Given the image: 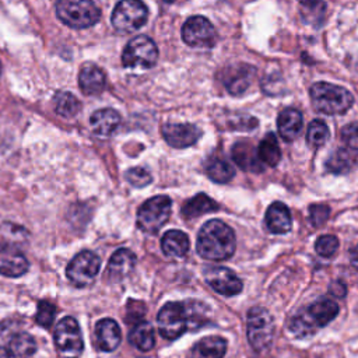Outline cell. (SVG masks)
<instances>
[{"instance_id": "obj_1", "label": "cell", "mask_w": 358, "mask_h": 358, "mask_svg": "<svg viewBox=\"0 0 358 358\" xmlns=\"http://www.w3.org/2000/svg\"><path fill=\"white\" fill-rule=\"evenodd\" d=\"M236 248L234 229L220 220L207 221L199 231L196 249L207 260H227Z\"/></svg>"}, {"instance_id": "obj_2", "label": "cell", "mask_w": 358, "mask_h": 358, "mask_svg": "<svg viewBox=\"0 0 358 358\" xmlns=\"http://www.w3.org/2000/svg\"><path fill=\"white\" fill-rule=\"evenodd\" d=\"M338 313V305L330 298H320L309 305L303 312L295 315L289 329L296 336H310L317 327L329 324Z\"/></svg>"}, {"instance_id": "obj_3", "label": "cell", "mask_w": 358, "mask_h": 358, "mask_svg": "<svg viewBox=\"0 0 358 358\" xmlns=\"http://www.w3.org/2000/svg\"><path fill=\"white\" fill-rule=\"evenodd\" d=\"M310 99L313 106L326 115H341L354 103L352 94L348 90L324 81L315 83L310 87Z\"/></svg>"}, {"instance_id": "obj_4", "label": "cell", "mask_w": 358, "mask_h": 358, "mask_svg": "<svg viewBox=\"0 0 358 358\" xmlns=\"http://www.w3.org/2000/svg\"><path fill=\"white\" fill-rule=\"evenodd\" d=\"M56 14L63 24L77 29L92 27L101 17V11L92 0H59Z\"/></svg>"}, {"instance_id": "obj_5", "label": "cell", "mask_w": 358, "mask_h": 358, "mask_svg": "<svg viewBox=\"0 0 358 358\" xmlns=\"http://www.w3.org/2000/svg\"><path fill=\"white\" fill-rule=\"evenodd\" d=\"M172 201L168 196H154L137 211V227L145 234H157L171 215Z\"/></svg>"}, {"instance_id": "obj_6", "label": "cell", "mask_w": 358, "mask_h": 358, "mask_svg": "<svg viewBox=\"0 0 358 358\" xmlns=\"http://www.w3.org/2000/svg\"><path fill=\"white\" fill-rule=\"evenodd\" d=\"M248 340L257 352L267 350L274 334V322L266 308L255 306L248 312Z\"/></svg>"}, {"instance_id": "obj_7", "label": "cell", "mask_w": 358, "mask_h": 358, "mask_svg": "<svg viewBox=\"0 0 358 358\" xmlns=\"http://www.w3.org/2000/svg\"><path fill=\"white\" fill-rule=\"evenodd\" d=\"M148 10L141 0H120L112 13L110 22L119 32L129 34L147 22Z\"/></svg>"}, {"instance_id": "obj_8", "label": "cell", "mask_w": 358, "mask_h": 358, "mask_svg": "<svg viewBox=\"0 0 358 358\" xmlns=\"http://www.w3.org/2000/svg\"><path fill=\"white\" fill-rule=\"evenodd\" d=\"M55 344L64 358H80L84 341L77 320L71 316L62 317L55 329Z\"/></svg>"}, {"instance_id": "obj_9", "label": "cell", "mask_w": 358, "mask_h": 358, "mask_svg": "<svg viewBox=\"0 0 358 358\" xmlns=\"http://www.w3.org/2000/svg\"><path fill=\"white\" fill-rule=\"evenodd\" d=\"M158 49L145 35L133 38L122 53V63L129 69H150L157 63Z\"/></svg>"}, {"instance_id": "obj_10", "label": "cell", "mask_w": 358, "mask_h": 358, "mask_svg": "<svg viewBox=\"0 0 358 358\" xmlns=\"http://www.w3.org/2000/svg\"><path fill=\"white\" fill-rule=\"evenodd\" d=\"M101 268V259L91 250L77 253L66 268V275L74 287L90 285Z\"/></svg>"}, {"instance_id": "obj_11", "label": "cell", "mask_w": 358, "mask_h": 358, "mask_svg": "<svg viewBox=\"0 0 358 358\" xmlns=\"http://www.w3.org/2000/svg\"><path fill=\"white\" fill-rule=\"evenodd\" d=\"M158 330L166 340H175L187 330L185 302H166L157 316Z\"/></svg>"}, {"instance_id": "obj_12", "label": "cell", "mask_w": 358, "mask_h": 358, "mask_svg": "<svg viewBox=\"0 0 358 358\" xmlns=\"http://www.w3.org/2000/svg\"><path fill=\"white\" fill-rule=\"evenodd\" d=\"M182 39L192 48H213L217 42V32L213 24L201 17L194 15L186 20L182 27Z\"/></svg>"}, {"instance_id": "obj_13", "label": "cell", "mask_w": 358, "mask_h": 358, "mask_svg": "<svg viewBox=\"0 0 358 358\" xmlns=\"http://www.w3.org/2000/svg\"><path fill=\"white\" fill-rule=\"evenodd\" d=\"M204 278L207 284L218 294L225 296L236 295L242 291L243 284L241 278L228 267L208 266L204 270Z\"/></svg>"}, {"instance_id": "obj_14", "label": "cell", "mask_w": 358, "mask_h": 358, "mask_svg": "<svg viewBox=\"0 0 358 358\" xmlns=\"http://www.w3.org/2000/svg\"><path fill=\"white\" fill-rule=\"evenodd\" d=\"M29 263L25 255L13 243H0V274L21 277L28 271Z\"/></svg>"}, {"instance_id": "obj_15", "label": "cell", "mask_w": 358, "mask_h": 358, "mask_svg": "<svg viewBox=\"0 0 358 358\" xmlns=\"http://www.w3.org/2000/svg\"><path fill=\"white\" fill-rule=\"evenodd\" d=\"M162 136L171 147L186 148L199 140L201 131L192 123H168L162 127Z\"/></svg>"}, {"instance_id": "obj_16", "label": "cell", "mask_w": 358, "mask_h": 358, "mask_svg": "<svg viewBox=\"0 0 358 358\" xmlns=\"http://www.w3.org/2000/svg\"><path fill=\"white\" fill-rule=\"evenodd\" d=\"M255 69L249 64H235L227 69L224 73L222 81L225 88L232 94V95H239L243 94L253 78Z\"/></svg>"}, {"instance_id": "obj_17", "label": "cell", "mask_w": 358, "mask_h": 358, "mask_svg": "<svg viewBox=\"0 0 358 358\" xmlns=\"http://www.w3.org/2000/svg\"><path fill=\"white\" fill-rule=\"evenodd\" d=\"M231 157L236 162V165L243 171L262 172L264 169L255 145L248 140L235 143L231 150Z\"/></svg>"}, {"instance_id": "obj_18", "label": "cell", "mask_w": 358, "mask_h": 358, "mask_svg": "<svg viewBox=\"0 0 358 358\" xmlns=\"http://www.w3.org/2000/svg\"><path fill=\"white\" fill-rule=\"evenodd\" d=\"M36 351V343L29 333L14 334L6 345L0 347V358H29Z\"/></svg>"}, {"instance_id": "obj_19", "label": "cell", "mask_w": 358, "mask_h": 358, "mask_svg": "<svg viewBox=\"0 0 358 358\" xmlns=\"http://www.w3.org/2000/svg\"><path fill=\"white\" fill-rule=\"evenodd\" d=\"M95 340L96 345L102 351H113L117 348L122 340V333L119 324L113 319H102L95 326Z\"/></svg>"}, {"instance_id": "obj_20", "label": "cell", "mask_w": 358, "mask_h": 358, "mask_svg": "<svg viewBox=\"0 0 358 358\" xmlns=\"http://www.w3.org/2000/svg\"><path fill=\"white\" fill-rule=\"evenodd\" d=\"M134 266L136 255L127 248H120L109 259L108 277L112 281H120L133 271Z\"/></svg>"}, {"instance_id": "obj_21", "label": "cell", "mask_w": 358, "mask_h": 358, "mask_svg": "<svg viewBox=\"0 0 358 358\" xmlns=\"http://www.w3.org/2000/svg\"><path fill=\"white\" fill-rule=\"evenodd\" d=\"M78 84L85 95H98L103 91L106 84V77L102 69L96 64H84L78 74Z\"/></svg>"}, {"instance_id": "obj_22", "label": "cell", "mask_w": 358, "mask_h": 358, "mask_svg": "<svg viewBox=\"0 0 358 358\" xmlns=\"http://www.w3.org/2000/svg\"><path fill=\"white\" fill-rule=\"evenodd\" d=\"M119 124H120V115L112 108L98 109L90 117L91 130L101 137L110 136L117 129Z\"/></svg>"}, {"instance_id": "obj_23", "label": "cell", "mask_w": 358, "mask_h": 358, "mask_svg": "<svg viewBox=\"0 0 358 358\" xmlns=\"http://www.w3.org/2000/svg\"><path fill=\"white\" fill-rule=\"evenodd\" d=\"M264 221L268 231L273 234H285L292 225L289 208L281 201H275L267 208Z\"/></svg>"}, {"instance_id": "obj_24", "label": "cell", "mask_w": 358, "mask_h": 358, "mask_svg": "<svg viewBox=\"0 0 358 358\" xmlns=\"http://www.w3.org/2000/svg\"><path fill=\"white\" fill-rule=\"evenodd\" d=\"M227 352V340L208 336L199 340L192 348V358H222Z\"/></svg>"}, {"instance_id": "obj_25", "label": "cell", "mask_w": 358, "mask_h": 358, "mask_svg": "<svg viewBox=\"0 0 358 358\" xmlns=\"http://www.w3.org/2000/svg\"><path fill=\"white\" fill-rule=\"evenodd\" d=\"M189 238L179 229L166 231L161 239V249L168 257H183L189 252Z\"/></svg>"}, {"instance_id": "obj_26", "label": "cell", "mask_w": 358, "mask_h": 358, "mask_svg": "<svg viewBox=\"0 0 358 358\" xmlns=\"http://www.w3.org/2000/svg\"><path fill=\"white\" fill-rule=\"evenodd\" d=\"M302 124V115L298 109L294 108L284 109L277 119L278 133L285 141H292L299 134Z\"/></svg>"}, {"instance_id": "obj_27", "label": "cell", "mask_w": 358, "mask_h": 358, "mask_svg": "<svg viewBox=\"0 0 358 358\" xmlns=\"http://www.w3.org/2000/svg\"><path fill=\"white\" fill-rule=\"evenodd\" d=\"M129 343L136 348H138L140 351H150L155 344L152 326L145 320H140L134 323V326L129 333Z\"/></svg>"}, {"instance_id": "obj_28", "label": "cell", "mask_w": 358, "mask_h": 358, "mask_svg": "<svg viewBox=\"0 0 358 358\" xmlns=\"http://www.w3.org/2000/svg\"><path fill=\"white\" fill-rule=\"evenodd\" d=\"M217 210H218V204L210 196L204 193H199L194 197L185 201V204L182 206V215L185 218H194Z\"/></svg>"}, {"instance_id": "obj_29", "label": "cell", "mask_w": 358, "mask_h": 358, "mask_svg": "<svg viewBox=\"0 0 358 358\" xmlns=\"http://www.w3.org/2000/svg\"><path fill=\"white\" fill-rule=\"evenodd\" d=\"M257 154L262 162L268 166H275L281 159V150L278 141L273 133H267L266 137L260 141Z\"/></svg>"}, {"instance_id": "obj_30", "label": "cell", "mask_w": 358, "mask_h": 358, "mask_svg": "<svg viewBox=\"0 0 358 358\" xmlns=\"http://www.w3.org/2000/svg\"><path fill=\"white\" fill-rule=\"evenodd\" d=\"M208 178L217 183H228L234 178V168L221 158H210L206 164Z\"/></svg>"}, {"instance_id": "obj_31", "label": "cell", "mask_w": 358, "mask_h": 358, "mask_svg": "<svg viewBox=\"0 0 358 358\" xmlns=\"http://www.w3.org/2000/svg\"><path fill=\"white\" fill-rule=\"evenodd\" d=\"M53 106L57 115L63 117H73L80 109V101L67 91H59L53 96Z\"/></svg>"}, {"instance_id": "obj_32", "label": "cell", "mask_w": 358, "mask_h": 358, "mask_svg": "<svg viewBox=\"0 0 358 358\" xmlns=\"http://www.w3.org/2000/svg\"><path fill=\"white\" fill-rule=\"evenodd\" d=\"M329 136H330V131H329L327 124L323 120H320V119H315L308 126L306 143L310 147L317 148V147L323 145L329 140Z\"/></svg>"}, {"instance_id": "obj_33", "label": "cell", "mask_w": 358, "mask_h": 358, "mask_svg": "<svg viewBox=\"0 0 358 358\" xmlns=\"http://www.w3.org/2000/svg\"><path fill=\"white\" fill-rule=\"evenodd\" d=\"M352 158L345 150H336L326 162V168L333 173H344L351 168Z\"/></svg>"}, {"instance_id": "obj_34", "label": "cell", "mask_w": 358, "mask_h": 358, "mask_svg": "<svg viewBox=\"0 0 358 358\" xmlns=\"http://www.w3.org/2000/svg\"><path fill=\"white\" fill-rule=\"evenodd\" d=\"M316 253L322 257H331L338 249V239L334 235H322L315 242Z\"/></svg>"}, {"instance_id": "obj_35", "label": "cell", "mask_w": 358, "mask_h": 358, "mask_svg": "<svg viewBox=\"0 0 358 358\" xmlns=\"http://www.w3.org/2000/svg\"><path fill=\"white\" fill-rule=\"evenodd\" d=\"M56 315V306L48 301H41L36 310V323L42 327H49L53 323Z\"/></svg>"}, {"instance_id": "obj_36", "label": "cell", "mask_w": 358, "mask_h": 358, "mask_svg": "<svg viewBox=\"0 0 358 358\" xmlns=\"http://www.w3.org/2000/svg\"><path fill=\"white\" fill-rule=\"evenodd\" d=\"M126 179L134 187H144V186H147L152 180V176H151V173L145 168L136 166V168H131V169L127 171Z\"/></svg>"}, {"instance_id": "obj_37", "label": "cell", "mask_w": 358, "mask_h": 358, "mask_svg": "<svg viewBox=\"0 0 358 358\" xmlns=\"http://www.w3.org/2000/svg\"><path fill=\"white\" fill-rule=\"evenodd\" d=\"M330 215V208L324 204H313L309 207V220L313 227H322Z\"/></svg>"}, {"instance_id": "obj_38", "label": "cell", "mask_w": 358, "mask_h": 358, "mask_svg": "<svg viewBox=\"0 0 358 358\" xmlns=\"http://www.w3.org/2000/svg\"><path fill=\"white\" fill-rule=\"evenodd\" d=\"M341 138L354 151H358V126H345L341 131Z\"/></svg>"}, {"instance_id": "obj_39", "label": "cell", "mask_w": 358, "mask_h": 358, "mask_svg": "<svg viewBox=\"0 0 358 358\" xmlns=\"http://www.w3.org/2000/svg\"><path fill=\"white\" fill-rule=\"evenodd\" d=\"M127 312H129V315L134 316V320H136V323H137V322H140V319H141L143 315L145 313V306H144V303L140 302V301H129V303H127Z\"/></svg>"}, {"instance_id": "obj_40", "label": "cell", "mask_w": 358, "mask_h": 358, "mask_svg": "<svg viewBox=\"0 0 358 358\" xmlns=\"http://www.w3.org/2000/svg\"><path fill=\"white\" fill-rule=\"evenodd\" d=\"M329 291L331 295L337 296V298H343L347 294V287L341 280H334L330 285H329Z\"/></svg>"}, {"instance_id": "obj_41", "label": "cell", "mask_w": 358, "mask_h": 358, "mask_svg": "<svg viewBox=\"0 0 358 358\" xmlns=\"http://www.w3.org/2000/svg\"><path fill=\"white\" fill-rule=\"evenodd\" d=\"M350 260H351V264L355 267V270H358V245L350 250Z\"/></svg>"}, {"instance_id": "obj_42", "label": "cell", "mask_w": 358, "mask_h": 358, "mask_svg": "<svg viewBox=\"0 0 358 358\" xmlns=\"http://www.w3.org/2000/svg\"><path fill=\"white\" fill-rule=\"evenodd\" d=\"M322 0H299V3L303 6V7H308V6H313V4H317L320 3Z\"/></svg>"}, {"instance_id": "obj_43", "label": "cell", "mask_w": 358, "mask_h": 358, "mask_svg": "<svg viewBox=\"0 0 358 358\" xmlns=\"http://www.w3.org/2000/svg\"><path fill=\"white\" fill-rule=\"evenodd\" d=\"M164 1H166V3H172V1H175V0H164Z\"/></svg>"}, {"instance_id": "obj_44", "label": "cell", "mask_w": 358, "mask_h": 358, "mask_svg": "<svg viewBox=\"0 0 358 358\" xmlns=\"http://www.w3.org/2000/svg\"><path fill=\"white\" fill-rule=\"evenodd\" d=\"M0 70H1V67H0Z\"/></svg>"}]
</instances>
